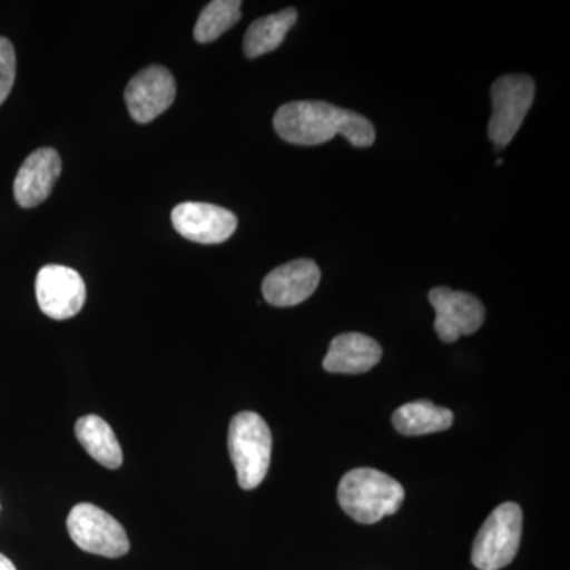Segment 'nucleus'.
<instances>
[{"mask_svg":"<svg viewBox=\"0 0 570 570\" xmlns=\"http://www.w3.org/2000/svg\"><path fill=\"white\" fill-rule=\"evenodd\" d=\"M273 124L277 135L292 145H322L336 135H343L355 148H367L376 141V129L365 116L316 100L283 105Z\"/></svg>","mask_w":570,"mask_h":570,"instance_id":"1","label":"nucleus"},{"mask_svg":"<svg viewBox=\"0 0 570 570\" xmlns=\"http://www.w3.org/2000/svg\"><path fill=\"white\" fill-rule=\"evenodd\" d=\"M337 501L351 519L362 524H374L401 509L404 489L385 472L358 468L341 479Z\"/></svg>","mask_w":570,"mask_h":570,"instance_id":"2","label":"nucleus"},{"mask_svg":"<svg viewBox=\"0 0 570 570\" xmlns=\"http://www.w3.org/2000/svg\"><path fill=\"white\" fill-rule=\"evenodd\" d=\"M273 438L269 426L255 412H239L228 428V452L243 490L264 482L272 463Z\"/></svg>","mask_w":570,"mask_h":570,"instance_id":"3","label":"nucleus"},{"mask_svg":"<svg viewBox=\"0 0 570 570\" xmlns=\"http://www.w3.org/2000/svg\"><path fill=\"white\" fill-rule=\"evenodd\" d=\"M523 531V512L515 502H505L490 513L472 547V564L480 570L504 569L515 560Z\"/></svg>","mask_w":570,"mask_h":570,"instance_id":"4","label":"nucleus"},{"mask_svg":"<svg viewBox=\"0 0 570 570\" xmlns=\"http://www.w3.org/2000/svg\"><path fill=\"white\" fill-rule=\"evenodd\" d=\"M535 82L530 75H504L491 86L489 137L498 149H504L515 138L521 124L534 102Z\"/></svg>","mask_w":570,"mask_h":570,"instance_id":"5","label":"nucleus"},{"mask_svg":"<svg viewBox=\"0 0 570 570\" xmlns=\"http://www.w3.org/2000/svg\"><path fill=\"white\" fill-rule=\"evenodd\" d=\"M67 530L81 550L99 557L121 558L130 549L122 524L112 519L110 513L88 502L71 509Z\"/></svg>","mask_w":570,"mask_h":570,"instance_id":"6","label":"nucleus"},{"mask_svg":"<svg viewBox=\"0 0 570 570\" xmlns=\"http://www.w3.org/2000/svg\"><path fill=\"white\" fill-rule=\"evenodd\" d=\"M37 303L45 316L67 321L86 303V285L80 273L63 265H47L36 281Z\"/></svg>","mask_w":570,"mask_h":570,"instance_id":"7","label":"nucleus"},{"mask_svg":"<svg viewBox=\"0 0 570 570\" xmlns=\"http://www.w3.org/2000/svg\"><path fill=\"white\" fill-rule=\"evenodd\" d=\"M436 313L434 328L444 343H455L472 335L485 322V307L478 296L449 287H434L428 295Z\"/></svg>","mask_w":570,"mask_h":570,"instance_id":"8","label":"nucleus"},{"mask_svg":"<svg viewBox=\"0 0 570 570\" xmlns=\"http://www.w3.org/2000/svg\"><path fill=\"white\" fill-rule=\"evenodd\" d=\"M174 75L163 66H149L138 71L126 88L127 110L138 124L159 118L175 102Z\"/></svg>","mask_w":570,"mask_h":570,"instance_id":"9","label":"nucleus"},{"mask_svg":"<svg viewBox=\"0 0 570 570\" xmlns=\"http://www.w3.org/2000/svg\"><path fill=\"white\" fill-rule=\"evenodd\" d=\"M175 230L186 239L200 245H220L235 234L238 219L220 206L186 202L171 213Z\"/></svg>","mask_w":570,"mask_h":570,"instance_id":"10","label":"nucleus"},{"mask_svg":"<svg viewBox=\"0 0 570 570\" xmlns=\"http://www.w3.org/2000/svg\"><path fill=\"white\" fill-rule=\"evenodd\" d=\"M321 283V268L309 258H298L277 266L264 279L262 292L269 305L296 306L306 302Z\"/></svg>","mask_w":570,"mask_h":570,"instance_id":"11","label":"nucleus"},{"mask_svg":"<svg viewBox=\"0 0 570 570\" xmlns=\"http://www.w3.org/2000/svg\"><path fill=\"white\" fill-rule=\"evenodd\" d=\"M61 170V156L56 149L40 148L33 151L22 163L14 178L13 190L17 204L26 209L43 204L55 189Z\"/></svg>","mask_w":570,"mask_h":570,"instance_id":"12","label":"nucleus"},{"mask_svg":"<svg viewBox=\"0 0 570 570\" xmlns=\"http://www.w3.org/2000/svg\"><path fill=\"white\" fill-rule=\"evenodd\" d=\"M382 347L373 337L362 333H343L330 344L324 370L335 374H362L377 365Z\"/></svg>","mask_w":570,"mask_h":570,"instance_id":"13","label":"nucleus"},{"mask_svg":"<svg viewBox=\"0 0 570 570\" xmlns=\"http://www.w3.org/2000/svg\"><path fill=\"white\" fill-rule=\"evenodd\" d=\"M392 422L397 433L404 436H423L449 430L453 423V412L431 401H412L396 409Z\"/></svg>","mask_w":570,"mask_h":570,"instance_id":"14","label":"nucleus"},{"mask_svg":"<svg viewBox=\"0 0 570 570\" xmlns=\"http://www.w3.org/2000/svg\"><path fill=\"white\" fill-rule=\"evenodd\" d=\"M78 442L97 463L108 469H118L122 464V449L111 426L97 415H86L75 426Z\"/></svg>","mask_w":570,"mask_h":570,"instance_id":"15","label":"nucleus"},{"mask_svg":"<svg viewBox=\"0 0 570 570\" xmlns=\"http://www.w3.org/2000/svg\"><path fill=\"white\" fill-rule=\"evenodd\" d=\"M296 20H298V11L288 7L279 13L268 14V17L254 21L247 29L245 41H243L246 58H261L266 52L277 50Z\"/></svg>","mask_w":570,"mask_h":570,"instance_id":"16","label":"nucleus"},{"mask_svg":"<svg viewBox=\"0 0 570 570\" xmlns=\"http://www.w3.org/2000/svg\"><path fill=\"white\" fill-rule=\"evenodd\" d=\"M242 18L239 0H214L208 3L198 17L194 37L198 43H212L219 39L228 29L234 28Z\"/></svg>","mask_w":570,"mask_h":570,"instance_id":"17","label":"nucleus"},{"mask_svg":"<svg viewBox=\"0 0 570 570\" xmlns=\"http://www.w3.org/2000/svg\"><path fill=\"white\" fill-rule=\"evenodd\" d=\"M17 78V55L13 45L6 37H0V105L6 102Z\"/></svg>","mask_w":570,"mask_h":570,"instance_id":"18","label":"nucleus"},{"mask_svg":"<svg viewBox=\"0 0 570 570\" xmlns=\"http://www.w3.org/2000/svg\"><path fill=\"white\" fill-rule=\"evenodd\" d=\"M0 570H17V568H14L13 562L9 558L0 553Z\"/></svg>","mask_w":570,"mask_h":570,"instance_id":"19","label":"nucleus"}]
</instances>
